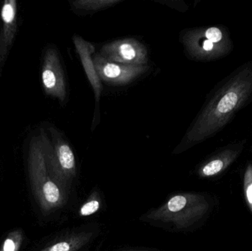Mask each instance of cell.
<instances>
[{
	"mask_svg": "<svg viewBox=\"0 0 252 251\" xmlns=\"http://www.w3.org/2000/svg\"><path fill=\"white\" fill-rule=\"evenodd\" d=\"M23 241V234L22 231L16 230L9 234L3 243L0 251H19Z\"/></svg>",
	"mask_w": 252,
	"mask_h": 251,
	"instance_id": "obj_14",
	"label": "cell"
},
{
	"mask_svg": "<svg viewBox=\"0 0 252 251\" xmlns=\"http://www.w3.org/2000/svg\"><path fill=\"white\" fill-rule=\"evenodd\" d=\"M119 251H150L139 250V249H124V250H121Z\"/></svg>",
	"mask_w": 252,
	"mask_h": 251,
	"instance_id": "obj_17",
	"label": "cell"
},
{
	"mask_svg": "<svg viewBox=\"0 0 252 251\" xmlns=\"http://www.w3.org/2000/svg\"><path fill=\"white\" fill-rule=\"evenodd\" d=\"M91 233L72 234L40 251H78L90 242Z\"/></svg>",
	"mask_w": 252,
	"mask_h": 251,
	"instance_id": "obj_12",
	"label": "cell"
},
{
	"mask_svg": "<svg viewBox=\"0 0 252 251\" xmlns=\"http://www.w3.org/2000/svg\"><path fill=\"white\" fill-rule=\"evenodd\" d=\"M93 60L100 81L112 85H128L149 69L148 65L131 66L113 63L103 58L98 53H94Z\"/></svg>",
	"mask_w": 252,
	"mask_h": 251,
	"instance_id": "obj_8",
	"label": "cell"
},
{
	"mask_svg": "<svg viewBox=\"0 0 252 251\" xmlns=\"http://www.w3.org/2000/svg\"><path fill=\"white\" fill-rule=\"evenodd\" d=\"M185 134L187 145L202 142L220 132L252 100V60L224 80Z\"/></svg>",
	"mask_w": 252,
	"mask_h": 251,
	"instance_id": "obj_1",
	"label": "cell"
},
{
	"mask_svg": "<svg viewBox=\"0 0 252 251\" xmlns=\"http://www.w3.org/2000/svg\"><path fill=\"white\" fill-rule=\"evenodd\" d=\"M244 183L246 200L252 213V165H249L246 169Z\"/></svg>",
	"mask_w": 252,
	"mask_h": 251,
	"instance_id": "obj_15",
	"label": "cell"
},
{
	"mask_svg": "<svg viewBox=\"0 0 252 251\" xmlns=\"http://www.w3.org/2000/svg\"><path fill=\"white\" fill-rule=\"evenodd\" d=\"M100 207V200L96 197H92L81 206L80 209V215L88 217L98 212Z\"/></svg>",
	"mask_w": 252,
	"mask_h": 251,
	"instance_id": "obj_16",
	"label": "cell"
},
{
	"mask_svg": "<svg viewBox=\"0 0 252 251\" xmlns=\"http://www.w3.org/2000/svg\"><path fill=\"white\" fill-rule=\"evenodd\" d=\"M210 209L205 196L196 193H180L169 199L146 218L157 222L168 223L177 228H187L202 219Z\"/></svg>",
	"mask_w": 252,
	"mask_h": 251,
	"instance_id": "obj_4",
	"label": "cell"
},
{
	"mask_svg": "<svg viewBox=\"0 0 252 251\" xmlns=\"http://www.w3.org/2000/svg\"><path fill=\"white\" fill-rule=\"evenodd\" d=\"M121 0H76L71 2V7L79 13H90L113 7Z\"/></svg>",
	"mask_w": 252,
	"mask_h": 251,
	"instance_id": "obj_13",
	"label": "cell"
},
{
	"mask_svg": "<svg viewBox=\"0 0 252 251\" xmlns=\"http://www.w3.org/2000/svg\"><path fill=\"white\" fill-rule=\"evenodd\" d=\"M52 140L44 130L40 140L49 172L61 188H64L76 175V161L72 147L56 128H49Z\"/></svg>",
	"mask_w": 252,
	"mask_h": 251,
	"instance_id": "obj_5",
	"label": "cell"
},
{
	"mask_svg": "<svg viewBox=\"0 0 252 251\" xmlns=\"http://www.w3.org/2000/svg\"><path fill=\"white\" fill-rule=\"evenodd\" d=\"M97 53L109 61L121 64L145 66L149 61L147 47L133 38L106 43Z\"/></svg>",
	"mask_w": 252,
	"mask_h": 251,
	"instance_id": "obj_6",
	"label": "cell"
},
{
	"mask_svg": "<svg viewBox=\"0 0 252 251\" xmlns=\"http://www.w3.org/2000/svg\"><path fill=\"white\" fill-rule=\"evenodd\" d=\"M29 147L28 172L34 196L41 210L50 212L62 207L64 193L50 175L39 136L31 139Z\"/></svg>",
	"mask_w": 252,
	"mask_h": 251,
	"instance_id": "obj_2",
	"label": "cell"
},
{
	"mask_svg": "<svg viewBox=\"0 0 252 251\" xmlns=\"http://www.w3.org/2000/svg\"><path fill=\"white\" fill-rule=\"evenodd\" d=\"M41 82L44 92L58 99L61 103L67 97L64 72L57 50L53 47L46 50L41 68Z\"/></svg>",
	"mask_w": 252,
	"mask_h": 251,
	"instance_id": "obj_7",
	"label": "cell"
},
{
	"mask_svg": "<svg viewBox=\"0 0 252 251\" xmlns=\"http://www.w3.org/2000/svg\"><path fill=\"white\" fill-rule=\"evenodd\" d=\"M72 39H73L75 49L81 58L84 72L94 91L96 106L97 104V107H98L100 95L103 91V84L97 75V70L93 60V56H94L95 53V47L92 43L86 41L80 35H74Z\"/></svg>",
	"mask_w": 252,
	"mask_h": 251,
	"instance_id": "obj_9",
	"label": "cell"
},
{
	"mask_svg": "<svg viewBox=\"0 0 252 251\" xmlns=\"http://www.w3.org/2000/svg\"><path fill=\"white\" fill-rule=\"evenodd\" d=\"M182 43L186 54L198 61L219 60L233 49L229 30L222 25L187 29L182 33Z\"/></svg>",
	"mask_w": 252,
	"mask_h": 251,
	"instance_id": "obj_3",
	"label": "cell"
},
{
	"mask_svg": "<svg viewBox=\"0 0 252 251\" xmlns=\"http://www.w3.org/2000/svg\"><path fill=\"white\" fill-rule=\"evenodd\" d=\"M2 22L0 35V61L7 57L17 29V2L15 0H6L1 10Z\"/></svg>",
	"mask_w": 252,
	"mask_h": 251,
	"instance_id": "obj_11",
	"label": "cell"
},
{
	"mask_svg": "<svg viewBox=\"0 0 252 251\" xmlns=\"http://www.w3.org/2000/svg\"><path fill=\"white\" fill-rule=\"evenodd\" d=\"M245 141L230 144L206 162L198 170L200 176L210 178L224 172L241 155Z\"/></svg>",
	"mask_w": 252,
	"mask_h": 251,
	"instance_id": "obj_10",
	"label": "cell"
}]
</instances>
